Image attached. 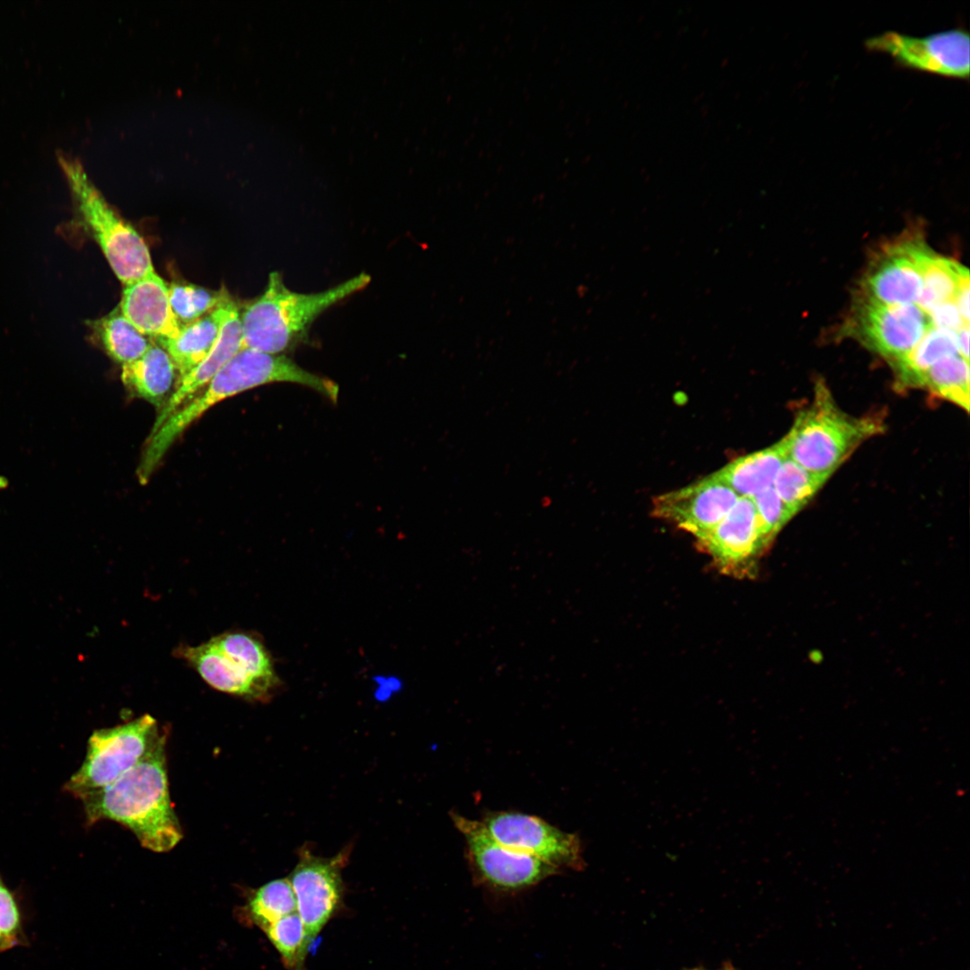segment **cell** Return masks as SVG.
<instances>
[{
    "mask_svg": "<svg viewBox=\"0 0 970 970\" xmlns=\"http://www.w3.org/2000/svg\"><path fill=\"white\" fill-rule=\"evenodd\" d=\"M166 741L167 735L114 782L80 798L88 826L117 822L154 852H167L181 842L183 833L170 798Z\"/></svg>",
    "mask_w": 970,
    "mask_h": 970,
    "instance_id": "obj_1",
    "label": "cell"
},
{
    "mask_svg": "<svg viewBox=\"0 0 970 970\" xmlns=\"http://www.w3.org/2000/svg\"><path fill=\"white\" fill-rule=\"evenodd\" d=\"M315 375L283 354L241 348L198 394L150 433L138 465L146 483L178 436L207 410L227 398L264 384L290 383L311 388Z\"/></svg>",
    "mask_w": 970,
    "mask_h": 970,
    "instance_id": "obj_2",
    "label": "cell"
},
{
    "mask_svg": "<svg viewBox=\"0 0 970 970\" xmlns=\"http://www.w3.org/2000/svg\"><path fill=\"white\" fill-rule=\"evenodd\" d=\"M371 281L360 273L315 293L292 291L278 272H271L264 292L241 312L242 348L283 354L295 345L325 311Z\"/></svg>",
    "mask_w": 970,
    "mask_h": 970,
    "instance_id": "obj_3",
    "label": "cell"
},
{
    "mask_svg": "<svg viewBox=\"0 0 970 970\" xmlns=\"http://www.w3.org/2000/svg\"><path fill=\"white\" fill-rule=\"evenodd\" d=\"M174 654L212 688L244 700L268 701L280 685L265 646L248 632H223L198 646H181Z\"/></svg>",
    "mask_w": 970,
    "mask_h": 970,
    "instance_id": "obj_4",
    "label": "cell"
},
{
    "mask_svg": "<svg viewBox=\"0 0 970 970\" xmlns=\"http://www.w3.org/2000/svg\"><path fill=\"white\" fill-rule=\"evenodd\" d=\"M880 430L876 419L843 412L819 384L813 401L798 414L783 440L789 459L812 472L831 476L862 441Z\"/></svg>",
    "mask_w": 970,
    "mask_h": 970,
    "instance_id": "obj_5",
    "label": "cell"
},
{
    "mask_svg": "<svg viewBox=\"0 0 970 970\" xmlns=\"http://www.w3.org/2000/svg\"><path fill=\"white\" fill-rule=\"evenodd\" d=\"M66 172L78 224L99 245L123 286L154 272L148 247L137 231L107 203L78 166L67 165Z\"/></svg>",
    "mask_w": 970,
    "mask_h": 970,
    "instance_id": "obj_6",
    "label": "cell"
},
{
    "mask_svg": "<svg viewBox=\"0 0 970 970\" xmlns=\"http://www.w3.org/2000/svg\"><path fill=\"white\" fill-rule=\"evenodd\" d=\"M167 733L149 714L93 732L85 758L64 789L80 798L118 780L135 766Z\"/></svg>",
    "mask_w": 970,
    "mask_h": 970,
    "instance_id": "obj_7",
    "label": "cell"
},
{
    "mask_svg": "<svg viewBox=\"0 0 970 970\" xmlns=\"http://www.w3.org/2000/svg\"><path fill=\"white\" fill-rule=\"evenodd\" d=\"M454 826L463 834L475 884L501 894L517 893L557 875L560 870L533 856L511 850L497 842L482 823L452 813Z\"/></svg>",
    "mask_w": 970,
    "mask_h": 970,
    "instance_id": "obj_8",
    "label": "cell"
},
{
    "mask_svg": "<svg viewBox=\"0 0 970 970\" xmlns=\"http://www.w3.org/2000/svg\"><path fill=\"white\" fill-rule=\"evenodd\" d=\"M352 851L349 844L331 858L315 855L309 845L297 851L298 860L287 877L296 910L313 941L340 910L344 896L342 869Z\"/></svg>",
    "mask_w": 970,
    "mask_h": 970,
    "instance_id": "obj_9",
    "label": "cell"
},
{
    "mask_svg": "<svg viewBox=\"0 0 970 970\" xmlns=\"http://www.w3.org/2000/svg\"><path fill=\"white\" fill-rule=\"evenodd\" d=\"M969 34L954 28L922 37L886 31L865 41L870 51L889 55L900 66L948 78H969Z\"/></svg>",
    "mask_w": 970,
    "mask_h": 970,
    "instance_id": "obj_10",
    "label": "cell"
},
{
    "mask_svg": "<svg viewBox=\"0 0 970 970\" xmlns=\"http://www.w3.org/2000/svg\"><path fill=\"white\" fill-rule=\"evenodd\" d=\"M487 832L502 845L539 859L560 869L582 870L581 841L540 817L518 812H490L481 821Z\"/></svg>",
    "mask_w": 970,
    "mask_h": 970,
    "instance_id": "obj_11",
    "label": "cell"
},
{
    "mask_svg": "<svg viewBox=\"0 0 970 970\" xmlns=\"http://www.w3.org/2000/svg\"><path fill=\"white\" fill-rule=\"evenodd\" d=\"M719 571L744 578L755 573L756 562L769 545L752 498L740 497L713 528L695 538Z\"/></svg>",
    "mask_w": 970,
    "mask_h": 970,
    "instance_id": "obj_12",
    "label": "cell"
},
{
    "mask_svg": "<svg viewBox=\"0 0 970 970\" xmlns=\"http://www.w3.org/2000/svg\"><path fill=\"white\" fill-rule=\"evenodd\" d=\"M738 498L729 486L712 473L691 485L656 497L652 514L696 538L719 524Z\"/></svg>",
    "mask_w": 970,
    "mask_h": 970,
    "instance_id": "obj_13",
    "label": "cell"
},
{
    "mask_svg": "<svg viewBox=\"0 0 970 970\" xmlns=\"http://www.w3.org/2000/svg\"><path fill=\"white\" fill-rule=\"evenodd\" d=\"M859 331L875 351L894 362L907 355L932 327L918 304L886 305L868 299L859 312Z\"/></svg>",
    "mask_w": 970,
    "mask_h": 970,
    "instance_id": "obj_14",
    "label": "cell"
},
{
    "mask_svg": "<svg viewBox=\"0 0 970 970\" xmlns=\"http://www.w3.org/2000/svg\"><path fill=\"white\" fill-rule=\"evenodd\" d=\"M929 251L923 243L913 241L886 250L866 278L868 299L886 305L918 302L923 288V262Z\"/></svg>",
    "mask_w": 970,
    "mask_h": 970,
    "instance_id": "obj_15",
    "label": "cell"
},
{
    "mask_svg": "<svg viewBox=\"0 0 970 970\" xmlns=\"http://www.w3.org/2000/svg\"><path fill=\"white\" fill-rule=\"evenodd\" d=\"M119 308L135 328L154 340L172 339L181 330L168 285L155 271L125 285Z\"/></svg>",
    "mask_w": 970,
    "mask_h": 970,
    "instance_id": "obj_16",
    "label": "cell"
},
{
    "mask_svg": "<svg viewBox=\"0 0 970 970\" xmlns=\"http://www.w3.org/2000/svg\"><path fill=\"white\" fill-rule=\"evenodd\" d=\"M241 348V312L236 304L230 300L216 342L207 357L176 383L175 390L160 409L151 433L202 390Z\"/></svg>",
    "mask_w": 970,
    "mask_h": 970,
    "instance_id": "obj_17",
    "label": "cell"
},
{
    "mask_svg": "<svg viewBox=\"0 0 970 970\" xmlns=\"http://www.w3.org/2000/svg\"><path fill=\"white\" fill-rule=\"evenodd\" d=\"M228 297L212 312L181 328L172 339L154 340L170 355L180 378L194 369L210 352L225 321Z\"/></svg>",
    "mask_w": 970,
    "mask_h": 970,
    "instance_id": "obj_18",
    "label": "cell"
},
{
    "mask_svg": "<svg viewBox=\"0 0 970 970\" xmlns=\"http://www.w3.org/2000/svg\"><path fill=\"white\" fill-rule=\"evenodd\" d=\"M176 372L168 352L154 340L141 357L121 366V381L137 396L161 409L169 398Z\"/></svg>",
    "mask_w": 970,
    "mask_h": 970,
    "instance_id": "obj_19",
    "label": "cell"
},
{
    "mask_svg": "<svg viewBox=\"0 0 970 970\" xmlns=\"http://www.w3.org/2000/svg\"><path fill=\"white\" fill-rule=\"evenodd\" d=\"M783 438L764 449L738 457L715 472L740 497L753 498L772 486L787 458Z\"/></svg>",
    "mask_w": 970,
    "mask_h": 970,
    "instance_id": "obj_20",
    "label": "cell"
},
{
    "mask_svg": "<svg viewBox=\"0 0 970 970\" xmlns=\"http://www.w3.org/2000/svg\"><path fill=\"white\" fill-rule=\"evenodd\" d=\"M959 355L957 332L931 327L904 357L894 362L904 386L921 387L925 373L939 361Z\"/></svg>",
    "mask_w": 970,
    "mask_h": 970,
    "instance_id": "obj_21",
    "label": "cell"
},
{
    "mask_svg": "<svg viewBox=\"0 0 970 970\" xmlns=\"http://www.w3.org/2000/svg\"><path fill=\"white\" fill-rule=\"evenodd\" d=\"M93 336L116 362L125 365L141 357L154 343L122 314L118 307L89 323Z\"/></svg>",
    "mask_w": 970,
    "mask_h": 970,
    "instance_id": "obj_22",
    "label": "cell"
},
{
    "mask_svg": "<svg viewBox=\"0 0 970 970\" xmlns=\"http://www.w3.org/2000/svg\"><path fill=\"white\" fill-rule=\"evenodd\" d=\"M923 288L918 305L929 313L936 306L953 301L961 283L969 278L968 269L952 260L930 251L922 268Z\"/></svg>",
    "mask_w": 970,
    "mask_h": 970,
    "instance_id": "obj_23",
    "label": "cell"
},
{
    "mask_svg": "<svg viewBox=\"0 0 970 970\" xmlns=\"http://www.w3.org/2000/svg\"><path fill=\"white\" fill-rule=\"evenodd\" d=\"M245 909L251 921L262 930L281 918L297 912L289 879H274L252 890Z\"/></svg>",
    "mask_w": 970,
    "mask_h": 970,
    "instance_id": "obj_24",
    "label": "cell"
},
{
    "mask_svg": "<svg viewBox=\"0 0 970 970\" xmlns=\"http://www.w3.org/2000/svg\"><path fill=\"white\" fill-rule=\"evenodd\" d=\"M921 387H926L966 411L969 410V363L960 355L946 357L924 375Z\"/></svg>",
    "mask_w": 970,
    "mask_h": 970,
    "instance_id": "obj_25",
    "label": "cell"
},
{
    "mask_svg": "<svg viewBox=\"0 0 970 970\" xmlns=\"http://www.w3.org/2000/svg\"><path fill=\"white\" fill-rule=\"evenodd\" d=\"M830 476L812 472L789 457L781 463L772 488L796 515L816 495Z\"/></svg>",
    "mask_w": 970,
    "mask_h": 970,
    "instance_id": "obj_26",
    "label": "cell"
},
{
    "mask_svg": "<svg viewBox=\"0 0 970 970\" xmlns=\"http://www.w3.org/2000/svg\"><path fill=\"white\" fill-rule=\"evenodd\" d=\"M170 304L181 328L212 312L229 296L223 289L214 291L193 284L168 285Z\"/></svg>",
    "mask_w": 970,
    "mask_h": 970,
    "instance_id": "obj_27",
    "label": "cell"
},
{
    "mask_svg": "<svg viewBox=\"0 0 970 970\" xmlns=\"http://www.w3.org/2000/svg\"><path fill=\"white\" fill-rule=\"evenodd\" d=\"M290 970H301L310 944L297 912L275 922L263 930Z\"/></svg>",
    "mask_w": 970,
    "mask_h": 970,
    "instance_id": "obj_28",
    "label": "cell"
},
{
    "mask_svg": "<svg viewBox=\"0 0 970 970\" xmlns=\"http://www.w3.org/2000/svg\"><path fill=\"white\" fill-rule=\"evenodd\" d=\"M752 499L763 533L770 543L776 534L795 515L780 498L772 486L758 493Z\"/></svg>",
    "mask_w": 970,
    "mask_h": 970,
    "instance_id": "obj_29",
    "label": "cell"
},
{
    "mask_svg": "<svg viewBox=\"0 0 970 970\" xmlns=\"http://www.w3.org/2000/svg\"><path fill=\"white\" fill-rule=\"evenodd\" d=\"M22 919L13 893L0 877V952L22 943Z\"/></svg>",
    "mask_w": 970,
    "mask_h": 970,
    "instance_id": "obj_30",
    "label": "cell"
},
{
    "mask_svg": "<svg viewBox=\"0 0 970 970\" xmlns=\"http://www.w3.org/2000/svg\"><path fill=\"white\" fill-rule=\"evenodd\" d=\"M928 314L933 327L957 332L962 328L969 326V323L962 319L954 301H948L936 306Z\"/></svg>",
    "mask_w": 970,
    "mask_h": 970,
    "instance_id": "obj_31",
    "label": "cell"
},
{
    "mask_svg": "<svg viewBox=\"0 0 970 970\" xmlns=\"http://www.w3.org/2000/svg\"><path fill=\"white\" fill-rule=\"evenodd\" d=\"M953 301L962 319L969 323V278L961 283Z\"/></svg>",
    "mask_w": 970,
    "mask_h": 970,
    "instance_id": "obj_32",
    "label": "cell"
},
{
    "mask_svg": "<svg viewBox=\"0 0 970 970\" xmlns=\"http://www.w3.org/2000/svg\"><path fill=\"white\" fill-rule=\"evenodd\" d=\"M959 355L969 360V326L957 331Z\"/></svg>",
    "mask_w": 970,
    "mask_h": 970,
    "instance_id": "obj_33",
    "label": "cell"
},
{
    "mask_svg": "<svg viewBox=\"0 0 970 970\" xmlns=\"http://www.w3.org/2000/svg\"><path fill=\"white\" fill-rule=\"evenodd\" d=\"M684 970H710V969L706 968L704 966H694V967H690V968H687V969H684ZM714 970H736V967L734 966V965L732 963L725 962V963L722 964V966L720 967H719L717 969H714Z\"/></svg>",
    "mask_w": 970,
    "mask_h": 970,
    "instance_id": "obj_34",
    "label": "cell"
}]
</instances>
